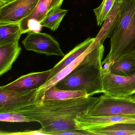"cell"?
I'll list each match as a JSON object with an SVG mask.
<instances>
[{"label": "cell", "instance_id": "1", "mask_svg": "<svg viewBox=\"0 0 135 135\" xmlns=\"http://www.w3.org/2000/svg\"><path fill=\"white\" fill-rule=\"evenodd\" d=\"M100 99L91 96L62 100H37L33 104L15 111L41 125L46 135L70 130H78L75 119L87 113Z\"/></svg>", "mask_w": 135, "mask_h": 135}, {"label": "cell", "instance_id": "2", "mask_svg": "<svg viewBox=\"0 0 135 135\" xmlns=\"http://www.w3.org/2000/svg\"><path fill=\"white\" fill-rule=\"evenodd\" d=\"M103 44L94 41L78 66L55 86L60 90L85 92L88 96L103 93L102 60Z\"/></svg>", "mask_w": 135, "mask_h": 135}, {"label": "cell", "instance_id": "3", "mask_svg": "<svg viewBox=\"0 0 135 135\" xmlns=\"http://www.w3.org/2000/svg\"><path fill=\"white\" fill-rule=\"evenodd\" d=\"M108 38L110 50L103 66L135 52V0H121L118 16Z\"/></svg>", "mask_w": 135, "mask_h": 135}, {"label": "cell", "instance_id": "4", "mask_svg": "<svg viewBox=\"0 0 135 135\" xmlns=\"http://www.w3.org/2000/svg\"><path fill=\"white\" fill-rule=\"evenodd\" d=\"M86 114L95 117L135 115V95L114 97L104 94L100 96L99 101Z\"/></svg>", "mask_w": 135, "mask_h": 135}, {"label": "cell", "instance_id": "5", "mask_svg": "<svg viewBox=\"0 0 135 135\" xmlns=\"http://www.w3.org/2000/svg\"><path fill=\"white\" fill-rule=\"evenodd\" d=\"M102 77L104 94L114 97L135 94V73L127 76L118 75L103 68Z\"/></svg>", "mask_w": 135, "mask_h": 135}, {"label": "cell", "instance_id": "6", "mask_svg": "<svg viewBox=\"0 0 135 135\" xmlns=\"http://www.w3.org/2000/svg\"><path fill=\"white\" fill-rule=\"evenodd\" d=\"M41 98L38 88L24 91H15L0 88V113L15 112L33 104Z\"/></svg>", "mask_w": 135, "mask_h": 135}, {"label": "cell", "instance_id": "7", "mask_svg": "<svg viewBox=\"0 0 135 135\" xmlns=\"http://www.w3.org/2000/svg\"><path fill=\"white\" fill-rule=\"evenodd\" d=\"M22 43L27 51H31L47 56L64 57L65 54L59 42L50 35L41 32L27 33Z\"/></svg>", "mask_w": 135, "mask_h": 135}, {"label": "cell", "instance_id": "8", "mask_svg": "<svg viewBox=\"0 0 135 135\" xmlns=\"http://www.w3.org/2000/svg\"><path fill=\"white\" fill-rule=\"evenodd\" d=\"M39 0H14L0 6V25L20 23L31 15Z\"/></svg>", "mask_w": 135, "mask_h": 135}, {"label": "cell", "instance_id": "9", "mask_svg": "<svg viewBox=\"0 0 135 135\" xmlns=\"http://www.w3.org/2000/svg\"><path fill=\"white\" fill-rule=\"evenodd\" d=\"M75 122L78 130L86 132L88 129L92 128L117 123H135V115H117L95 117L90 116L85 113L77 117L75 119Z\"/></svg>", "mask_w": 135, "mask_h": 135}, {"label": "cell", "instance_id": "10", "mask_svg": "<svg viewBox=\"0 0 135 135\" xmlns=\"http://www.w3.org/2000/svg\"><path fill=\"white\" fill-rule=\"evenodd\" d=\"M52 69L22 76L16 80L0 88L15 91H24L39 88L51 78Z\"/></svg>", "mask_w": 135, "mask_h": 135}, {"label": "cell", "instance_id": "11", "mask_svg": "<svg viewBox=\"0 0 135 135\" xmlns=\"http://www.w3.org/2000/svg\"><path fill=\"white\" fill-rule=\"evenodd\" d=\"M19 42L0 45V76L11 70L14 63L21 53Z\"/></svg>", "mask_w": 135, "mask_h": 135}, {"label": "cell", "instance_id": "12", "mask_svg": "<svg viewBox=\"0 0 135 135\" xmlns=\"http://www.w3.org/2000/svg\"><path fill=\"white\" fill-rule=\"evenodd\" d=\"M95 39V38H88L84 41L77 45L68 54L65 55L63 59L52 69V73L51 75V78L86 52L91 46Z\"/></svg>", "mask_w": 135, "mask_h": 135}, {"label": "cell", "instance_id": "13", "mask_svg": "<svg viewBox=\"0 0 135 135\" xmlns=\"http://www.w3.org/2000/svg\"><path fill=\"white\" fill-rule=\"evenodd\" d=\"M86 132L91 135H135V123L124 122L92 128Z\"/></svg>", "mask_w": 135, "mask_h": 135}, {"label": "cell", "instance_id": "14", "mask_svg": "<svg viewBox=\"0 0 135 135\" xmlns=\"http://www.w3.org/2000/svg\"><path fill=\"white\" fill-rule=\"evenodd\" d=\"M111 73L127 76L135 73V52L122 57L105 67Z\"/></svg>", "mask_w": 135, "mask_h": 135}, {"label": "cell", "instance_id": "15", "mask_svg": "<svg viewBox=\"0 0 135 135\" xmlns=\"http://www.w3.org/2000/svg\"><path fill=\"white\" fill-rule=\"evenodd\" d=\"M121 0H116L113 7L103 22L99 33L95 37V42H100L103 44L105 40L108 38V35L115 23L119 14Z\"/></svg>", "mask_w": 135, "mask_h": 135}, {"label": "cell", "instance_id": "16", "mask_svg": "<svg viewBox=\"0 0 135 135\" xmlns=\"http://www.w3.org/2000/svg\"><path fill=\"white\" fill-rule=\"evenodd\" d=\"M22 34L20 23L0 25V45L19 42Z\"/></svg>", "mask_w": 135, "mask_h": 135}, {"label": "cell", "instance_id": "17", "mask_svg": "<svg viewBox=\"0 0 135 135\" xmlns=\"http://www.w3.org/2000/svg\"><path fill=\"white\" fill-rule=\"evenodd\" d=\"M85 92L58 89L54 86L45 92L42 100H62L79 97H87Z\"/></svg>", "mask_w": 135, "mask_h": 135}, {"label": "cell", "instance_id": "18", "mask_svg": "<svg viewBox=\"0 0 135 135\" xmlns=\"http://www.w3.org/2000/svg\"><path fill=\"white\" fill-rule=\"evenodd\" d=\"M51 1V0H39L33 11L20 23L22 34L29 20H35L41 23L45 19L48 14Z\"/></svg>", "mask_w": 135, "mask_h": 135}, {"label": "cell", "instance_id": "19", "mask_svg": "<svg viewBox=\"0 0 135 135\" xmlns=\"http://www.w3.org/2000/svg\"><path fill=\"white\" fill-rule=\"evenodd\" d=\"M68 12V10L62 9L61 7L53 9L48 12L45 18L41 22V24L42 27L55 31L58 29Z\"/></svg>", "mask_w": 135, "mask_h": 135}, {"label": "cell", "instance_id": "20", "mask_svg": "<svg viewBox=\"0 0 135 135\" xmlns=\"http://www.w3.org/2000/svg\"><path fill=\"white\" fill-rule=\"evenodd\" d=\"M116 1V0H103L100 6L94 9L98 26H100L102 24Z\"/></svg>", "mask_w": 135, "mask_h": 135}, {"label": "cell", "instance_id": "21", "mask_svg": "<svg viewBox=\"0 0 135 135\" xmlns=\"http://www.w3.org/2000/svg\"><path fill=\"white\" fill-rule=\"evenodd\" d=\"M0 121L9 122H32L28 118L16 112L0 113Z\"/></svg>", "mask_w": 135, "mask_h": 135}, {"label": "cell", "instance_id": "22", "mask_svg": "<svg viewBox=\"0 0 135 135\" xmlns=\"http://www.w3.org/2000/svg\"><path fill=\"white\" fill-rule=\"evenodd\" d=\"M1 135H46L45 133L43 132L41 129L38 130H26L23 132H5L1 131Z\"/></svg>", "mask_w": 135, "mask_h": 135}, {"label": "cell", "instance_id": "23", "mask_svg": "<svg viewBox=\"0 0 135 135\" xmlns=\"http://www.w3.org/2000/svg\"><path fill=\"white\" fill-rule=\"evenodd\" d=\"M64 1V0H51L48 12L55 8L61 7Z\"/></svg>", "mask_w": 135, "mask_h": 135}, {"label": "cell", "instance_id": "24", "mask_svg": "<svg viewBox=\"0 0 135 135\" xmlns=\"http://www.w3.org/2000/svg\"><path fill=\"white\" fill-rule=\"evenodd\" d=\"M13 1L14 0H0V6L6 4Z\"/></svg>", "mask_w": 135, "mask_h": 135}]
</instances>
